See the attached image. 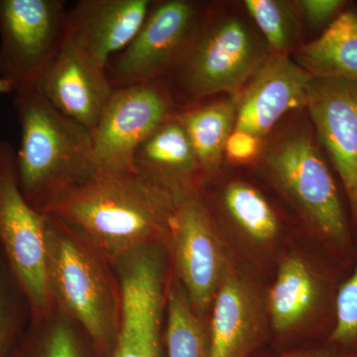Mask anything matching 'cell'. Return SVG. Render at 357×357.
<instances>
[{"label":"cell","mask_w":357,"mask_h":357,"mask_svg":"<svg viewBox=\"0 0 357 357\" xmlns=\"http://www.w3.org/2000/svg\"><path fill=\"white\" fill-rule=\"evenodd\" d=\"M176 195L139 171H96L45 215L72 230L105 261L167 241Z\"/></svg>","instance_id":"1"},{"label":"cell","mask_w":357,"mask_h":357,"mask_svg":"<svg viewBox=\"0 0 357 357\" xmlns=\"http://www.w3.org/2000/svg\"><path fill=\"white\" fill-rule=\"evenodd\" d=\"M20 122L18 180L28 204L45 215L98 171L91 131L56 109L38 88L14 93Z\"/></svg>","instance_id":"2"},{"label":"cell","mask_w":357,"mask_h":357,"mask_svg":"<svg viewBox=\"0 0 357 357\" xmlns=\"http://www.w3.org/2000/svg\"><path fill=\"white\" fill-rule=\"evenodd\" d=\"M46 215L47 278L53 306L83 328L102 357H112L121 295L109 262L81 237Z\"/></svg>","instance_id":"3"},{"label":"cell","mask_w":357,"mask_h":357,"mask_svg":"<svg viewBox=\"0 0 357 357\" xmlns=\"http://www.w3.org/2000/svg\"><path fill=\"white\" fill-rule=\"evenodd\" d=\"M269 56L241 18L204 14L189 48L166 79L180 109L222 93L239 98Z\"/></svg>","instance_id":"4"},{"label":"cell","mask_w":357,"mask_h":357,"mask_svg":"<svg viewBox=\"0 0 357 357\" xmlns=\"http://www.w3.org/2000/svg\"><path fill=\"white\" fill-rule=\"evenodd\" d=\"M270 177L319 236L347 245L349 229L337 185L312 134H282L263 154Z\"/></svg>","instance_id":"5"},{"label":"cell","mask_w":357,"mask_h":357,"mask_svg":"<svg viewBox=\"0 0 357 357\" xmlns=\"http://www.w3.org/2000/svg\"><path fill=\"white\" fill-rule=\"evenodd\" d=\"M0 246L27 300L31 319L50 312L46 215L35 211L21 192L17 150L8 140H0Z\"/></svg>","instance_id":"6"},{"label":"cell","mask_w":357,"mask_h":357,"mask_svg":"<svg viewBox=\"0 0 357 357\" xmlns=\"http://www.w3.org/2000/svg\"><path fill=\"white\" fill-rule=\"evenodd\" d=\"M68 35L65 0H0V82L37 88Z\"/></svg>","instance_id":"7"},{"label":"cell","mask_w":357,"mask_h":357,"mask_svg":"<svg viewBox=\"0 0 357 357\" xmlns=\"http://www.w3.org/2000/svg\"><path fill=\"white\" fill-rule=\"evenodd\" d=\"M204 13L190 0L153 1L136 36L107 66L114 89L165 79L198 31Z\"/></svg>","instance_id":"8"},{"label":"cell","mask_w":357,"mask_h":357,"mask_svg":"<svg viewBox=\"0 0 357 357\" xmlns=\"http://www.w3.org/2000/svg\"><path fill=\"white\" fill-rule=\"evenodd\" d=\"M178 109L166 79L114 89L91 131L98 171H135L136 150Z\"/></svg>","instance_id":"9"},{"label":"cell","mask_w":357,"mask_h":357,"mask_svg":"<svg viewBox=\"0 0 357 357\" xmlns=\"http://www.w3.org/2000/svg\"><path fill=\"white\" fill-rule=\"evenodd\" d=\"M167 241L192 309L203 316L227 271L222 241L196 190L176 196Z\"/></svg>","instance_id":"10"},{"label":"cell","mask_w":357,"mask_h":357,"mask_svg":"<svg viewBox=\"0 0 357 357\" xmlns=\"http://www.w3.org/2000/svg\"><path fill=\"white\" fill-rule=\"evenodd\" d=\"M37 88L61 114L91 132L98 126L114 91L107 70L86 53L69 31Z\"/></svg>","instance_id":"11"},{"label":"cell","mask_w":357,"mask_h":357,"mask_svg":"<svg viewBox=\"0 0 357 357\" xmlns=\"http://www.w3.org/2000/svg\"><path fill=\"white\" fill-rule=\"evenodd\" d=\"M307 107L357 220V83L312 77Z\"/></svg>","instance_id":"12"},{"label":"cell","mask_w":357,"mask_h":357,"mask_svg":"<svg viewBox=\"0 0 357 357\" xmlns=\"http://www.w3.org/2000/svg\"><path fill=\"white\" fill-rule=\"evenodd\" d=\"M312 77L290 56L270 54L239 96L234 130L262 139L284 115L307 107Z\"/></svg>","instance_id":"13"},{"label":"cell","mask_w":357,"mask_h":357,"mask_svg":"<svg viewBox=\"0 0 357 357\" xmlns=\"http://www.w3.org/2000/svg\"><path fill=\"white\" fill-rule=\"evenodd\" d=\"M153 0H79L68 9V31L100 67L136 36Z\"/></svg>","instance_id":"14"},{"label":"cell","mask_w":357,"mask_h":357,"mask_svg":"<svg viewBox=\"0 0 357 357\" xmlns=\"http://www.w3.org/2000/svg\"><path fill=\"white\" fill-rule=\"evenodd\" d=\"M260 328L252 293L238 277L227 272L213 301L210 357H248Z\"/></svg>","instance_id":"15"},{"label":"cell","mask_w":357,"mask_h":357,"mask_svg":"<svg viewBox=\"0 0 357 357\" xmlns=\"http://www.w3.org/2000/svg\"><path fill=\"white\" fill-rule=\"evenodd\" d=\"M134 166L175 195L196 190L203 176L189 136L174 116L138 147Z\"/></svg>","instance_id":"16"},{"label":"cell","mask_w":357,"mask_h":357,"mask_svg":"<svg viewBox=\"0 0 357 357\" xmlns=\"http://www.w3.org/2000/svg\"><path fill=\"white\" fill-rule=\"evenodd\" d=\"M238 98L202 102L174 114L189 136L203 176L213 175L220 169L225 144L236 126Z\"/></svg>","instance_id":"17"},{"label":"cell","mask_w":357,"mask_h":357,"mask_svg":"<svg viewBox=\"0 0 357 357\" xmlns=\"http://www.w3.org/2000/svg\"><path fill=\"white\" fill-rule=\"evenodd\" d=\"M295 61L312 77L357 83L356 11L340 13L318 39L298 49Z\"/></svg>","instance_id":"18"},{"label":"cell","mask_w":357,"mask_h":357,"mask_svg":"<svg viewBox=\"0 0 357 357\" xmlns=\"http://www.w3.org/2000/svg\"><path fill=\"white\" fill-rule=\"evenodd\" d=\"M10 357H102L77 323L57 307L32 319Z\"/></svg>","instance_id":"19"},{"label":"cell","mask_w":357,"mask_h":357,"mask_svg":"<svg viewBox=\"0 0 357 357\" xmlns=\"http://www.w3.org/2000/svg\"><path fill=\"white\" fill-rule=\"evenodd\" d=\"M318 298V286L306 263L299 258L284 260L268 298L275 331L286 333L312 311Z\"/></svg>","instance_id":"20"},{"label":"cell","mask_w":357,"mask_h":357,"mask_svg":"<svg viewBox=\"0 0 357 357\" xmlns=\"http://www.w3.org/2000/svg\"><path fill=\"white\" fill-rule=\"evenodd\" d=\"M167 352L168 357H210V335H206L187 293L172 284L167 296Z\"/></svg>","instance_id":"21"},{"label":"cell","mask_w":357,"mask_h":357,"mask_svg":"<svg viewBox=\"0 0 357 357\" xmlns=\"http://www.w3.org/2000/svg\"><path fill=\"white\" fill-rule=\"evenodd\" d=\"M223 202L230 218L244 234L260 243L278 234L276 213L264 196L248 183L234 181L225 188Z\"/></svg>","instance_id":"22"},{"label":"cell","mask_w":357,"mask_h":357,"mask_svg":"<svg viewBox=\"0 0 357 357\" xmlns=\"http://www.w3.org/2000/svg\"><path fill=\"white\" fill-rule=\"evenodd\" d=\"M244 6L264 37L272 54L289 55L299 37L295 3L280 0H246Z\"/></svg>","instance_id":"23"},{"label":"cell","mask_w":357,"mask_h":357,"mask_svg":"<svg viewBox=\"0 0 357 357\" xmlns=\"http://www.w3.org/2000/svg\"><path fill=\"white\" fill-rule=\"evenodd\" d=\"M24 295L14 278L10 268L0 263V357H10L22 337ZM28 303V302H27Z\"/></svg>","instance_id":"24"},{"label":"cell","mask_w":357,"mask_h":357,"mask_svg":"<svg viewBox=\"0 0 357 357\" xmlns=\"http://www.w3.org/2000/svg\"><path fill=\"white\" fill-rule=\"evenodd\" d=\"M335 314L331 342L344 347H357V263L354 273L338 290Z\"/></svg>","instance_id":"25"},{"label":"cell","mask_w":357,"mask_h":357,"mask_svg":"<svg viewBox=\"0 0 357 357\" xmlns=\"http://www.w3.org/2000/svg\"><path fill=\"white\" fill-rule=\"evenodd\" d=\"M262 139L243 131H232L225 148V155L232 163L248 164L261 153Z\"/></svg>","instance_id":"26"},{"label":"cell","mask_w":357,"mask_h":357,"mask_svg":"<svg viewBox=\"0 0 357 357\" xmlns=\"http://www.w3.org/2000/svg\"><path fill=\"white\" fill-rule=\"evenodd\" d=\"M298 13L312 26L325 25L337 18L345 2L342 0H299L294 2Z\"/></svg>","instance_id":"27"},{"label":"cell","mask_w":357,"mask_h":357,"mask_svg":"<svg viewBox=\"0 0 357 357\" xmlns=\"http://www.w3.org/2000/svg\"><path fill=\"white\" fill-rule=\"evenodd\" d=\"M280 357H354L347 354H338L335 352L324 351H303L284 354Z\"/></svg>","instance_id":"28"},{"label":"cell","mask_w":357,"mask_h":357,"mask_svg":"<svg viewBox=\"0 0 357 357\" xmlns=\"http://www.w3.org/2000/svg\"><path fill=\"white\" fill-rule=\"evenodd\" d=\"M0 93H7L6 86L2 82H0Z\"/></svg>","instance_id":"29"}]
</instances>
